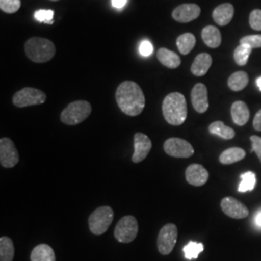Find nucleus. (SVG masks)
<instances>
[{"label":"nucleus","mask_w":261,"mask_h":261,"mask_svg":"<svg viewBox=\"0 0 261 261\" xmlns=\"http://www.w3.org/2000/svg\"><path fill=\"white\" fill-rule=\"evenodd\" d=\"M116 103L122 112L129 116L140 115L145 107V97L140 85L126 81L119 84L115 93Z\"/></svg>","instance_id":"nucleus-1"},{"label":"nucleus","mask_w":261,"mask_h":261,"mask_svg":"<svg viewBox=\"0 0 261 261\" xmlns=\"http://www.w3.org/2000/svg\"><path fill=\"white\" fill-rule=\"evenodd\" d=\"M163 114L168 124L173 126H180L186 121L188 108L185 96L179 92L168 94L164 99Z\"/></svg>","instance_id":"nucleus-2"},{"label":"nucleus","mask_w":261,"mask_h":261,"mask_svg":"<svg viewBox=\"0 0 261 261\" xmlns=\"http://www.w3.org/2000/svg\"><path fill=\"white\" fill-rule=\"evenodd\" d=\"M25 55L35 63H45L56 56L55 44L46 38L32 37L24 45Z\"/></svg>","instance_id":"nucleus-3"},{"label":"nucleus","mask_w":261,"mask_h":261,"mask_svg":"<svg viewBox=\"0 0 261 261\" xmlns=\"http://www.w3.org/2000/svg\"><path fill=\"white\" fill-rule=\"evenodd\" d=\"M92 112L91 105L87 101L80 100L69 103L60 114V119L66 125L74 126L84 122Z\"/></svg>","instance_id":"nucleus-4"},{"label":"nucleus","mask_w":261,"mask_h":261,"mask_svg":"<svg viewBox=\"0 0 261 261\" xmlns=\"http://www.w3.org/2000/svg\"><path fill=\"white\" fill-rule=\"evenodd\" d=\"M113 210L110 206H101L94 210L88 218L89 229L94 235L107 232L113 221Z\"/></svg>","instance_id":"nucleus-5"},{"label":"nucleus","mask_w":261,"mask_h":261,"mask_svg":"<svg viewBox=\"0 0 261 261\" xmlns=\"http://www.w3.org/2000/svg\"><path fill=\"white\" fill-rule=\"evenodd\" d=\"M139 232V224L134 216H125L117 223L114 229V237L120 243L133 242Z\"/></svg>","instance_id":"nucleus-6"},{"label":"nucleus","mask_w":261,"mask_h":261,"mask_svg":"<svg viewBox=\"0 0 261 261\" xmlns=\"http://www.w3.org/2000/svg\"><path fill=\"white\" fill-rule=\"evenodd\" d=\"M46 100L47 95L43 91L33 87H25L14 95L13 103L18 108H27L42 105L46 102Z\"/></svg>","instance_id":"nucleus-7"},{"label":"nucleus","mask_w":261,"mask_h":261,"mask_svg":"<svg viewBox=\"0 0 261 261\" xmlns=\"http://www.w3.org/2000/svg\"><path fill=\"white\" fill-rule=\"evenodd\" d=\"M177 226L174 224H167L164 225L157 239V247L159 252L163 255H168L173 251L177 242Z\"/></svg>","instance_id":"nucleus-8"},{"label":"nucleus","mask_w":261,"mask_h":261,"mask_svg":"<svg viewBox=\"0 0 261 261\" xmlns=\"http://www.w3.org/2000/svg\"><path fill=\"white\" fill-rule=\"evenodd\" d=\"M164 150L168 156L174 158H190L195 150L190 142L179 138H170L165 141Z\"/></svg>","instance_id":"nucleus-9"},{"label":"nucleus","mask_w":261,"mask_h":261,"mask_svg":"<svg viewBox=\"0 0 261 261\" xmlns=\"http://www.w3.org/2000/svg\"><path fill=\"white\" fill-rule=\"evenodd\" d=\"M19 161V152L15 143L8 138L0 140V164L3 168H14Z\"/></svg>","instance_id":"nucleus-10"},{"label":"nucleus","mask_w":261,"mask_h":261,"mask_svg":"<svg viewBox=\"0 0 261 261\" xmlns=\"http://www.w3.org/2000/svg\"><path fill=\"white\" fill-rule=\"evenodd\" d=\"M221 207L224 214L232 219H245L249 216L248 207L243 204L241 201L237 200L234 197H224L221 201Z\"/></svg>","instance_id":"nucleus-11"},{"label":"nucleus","mask_w":261,"mask_h":261,"mask_svg":"<svg viewBox=\"0 0 261 261\" xmlns=\"http://www.w3.org/2000/svg\"><path fill=\"white\" fill-rule=\"evenodd\" d=\"M134 147L135 152L132 157V161L135 164H139L148 156L152 148V142L148 136L145 134L136 133L134 136Z\"/></svg>","instance_id":"nucleus-12"},{"label":"nucleus","mask_w":261,"mask_h":261,"mask_svg":"<svg viewBox=\"0 0 261 261\" xmlns=\"http://www.w3.org/2000/svg\"><path fill=\"white\" fill-rule=\"evenodd\" d=\"M201 9L198 5L194 3H185L179 5L172 11V18L178 22L186 23L193 21L199 17Z\"/></svg>","instance_id":"nucleus-13"},{"label":"nucleus","mask_w":261,"mask_h":261,"mask_svg":"<svg viewBox=\"0 0 261 261\" xmlns=\"http://www.w3.org/2000/svg\"><path fill=\"white\" fill-rule=\"evenodd\" d=\"M192 103L196 112L204 113L209 108L208 102V91L207 87L203 84H196L191 92Z\"/></svg>","instance_id":"nucleus-14"},{"label":"nucleus","mask_w":261,"mask_h":261,"mask_svg":"<svg viewBox=\"0 0 261 261\" xmlns=\"http://www.w3.org/2000/svg\"><path fill=\"white\" fill-rule=\"evenodd\" d=\"M185 176L189 184L193 186L201 187L207 183L209 173L203 166L199 164H193L187 168Z\"/></svg>","instance_id":"nucleus-15"},{"label":"nucleus","mask_w":261,"mask_h":261,"mask_svg":"<svg viewBox=\"0 0 261 261\" xmlns=\"http://www.w3.org/2000/svg\"><path fill=\"white\" fill-rule=\"evenodd\" d=\"M234 16V7L230 3H224L215 8L212 17L215 22L220 27L227 25Z\"/></svg>","instance_id":"nucleus-16"},{"label":"nucleus","mask_w":261,"mask_h":261,"mask_svg":"<svg viewBox=\"0 0 261 261\" xmlns=\"http://www.w3.org/2000/svg\"><path fill=\"white\" fill-rule=\"evenodd\" d=\"M212 56L209 54L202 53L196 56L191 67V72L196 76H203L207 74L212 65Z\"/></svg>","instance_id":"nucleus-17"},{"label":"nucleus","mask_w":261,"mask_h":261,"mask_svg":"<svg viewBox=\"0 0 261 261\" xmlns=\"http://www.w3.org/2000/svg\"><path fill=\"white\" fill-rule=\"evenodd\" d=\"M230 112L232 120L238 126H244L250 119V110L247 103L242 101L234 102L231 106Z\"/></svg>","instance_id":"nucleus-18"},{"label":"nucleus","mask_w":261,"mask_h":261,"mask_svg":"<svg viewBox=\"0 0 261 261\" xmlns=\"http://www.w3.org/2000/svg\"><path fill=\"white\" fill-rule=\"evenodd\" d=\"M201 38L206 46L217 48L222 44V34L220 30L213 25H207L201 31Z\"/></svg>","instance_id":"nucleus-19"},{"label":"nucleus","mask_w":261,"mask_h":261,"mask_svg":"<svg viewBox=\"0 0 261 261\" xmlns=\"http://www.w3.org/2000/svg\"><path fill=\"white\" fill-rule=\"evenodd\" d=\"M31 261H56L54 249L47 244H40L36 246L30 255Z\"/></svg>","instance_id":"nucleus-20"},{"label":"nucleus","mask_w":261,"mask_h":261,"mask_svg":"<svg viewBox=\"0 0 261 261\" xmlns=\"http://www.w3.org/2000/svg\"><path fill=\"white\" fill-rule=\"evenodd\" d=\"M159 61L169 69H176L181 64V58L177 54L166 47H161L157 53Z\"/></svg>","instance_id":"nucleus-21"},{"label":"nucleus","mask_w":261,"mask_h":261,"mask_svg":"<svg viewBox=\"0 0 261 261\" xmlns=\"http://www.w3.org/2000/svg\"><path fill=\"white\" fill-rule=\"evenodd\" d=\"M249 84V75L244 71L235 72L228 77L227 85L232 91H241L247 87Z\"/></svg>","instance_id":"nucleus-22"},{"label":"nucleus","mask_w":261,"mask_h":261,"mask_svg":"<svg viewBox=\"0 0 261 261\" xmlns=\"http://www.w3.org/2000/svg\"><path fill=\"white\" fill-rule=\"evenodd\" d=\"M246 157L245 150L240 147H231L228 149L224 150L220 156V162L223 165H231L242 161Z\"/></svg>","instance_id":"nucleus-23"},{"label":"nucleus","mask_w":261,"mask_h":261,"mask_svg":"<svg viewBox=\"0 0 261 261\" xmlns=\"http://www.w3.org/2000/svg\"><path fill=\"white\" fill-rule=\"evenodd\" d=\"M196 36L193 33L189 32L180 35L176 40V46L180 54H182L183 56H187L188 54H190L196 46Z\"/></svg>","instance_id":"nucleus-24"},{"label":"nucleus","mask_w":261,"mask_h":261,"mask_svg":"<svg viewBox=\"0 0 261 261\" xmlns=\"http://www.w3.org/2000/svg\"><path fill=\"white\" fill-rule=\"evenodd\" d=\"M209 132L212 135L219 136L224 140H232L235 137V130L232 128L224 125V122L222 121H215L211 123L209 126Z\"/></svg>","instance_id":"nucleus-25"},{"label":"nucleus","mask_w":261,"mask_h":261,"mask_svg":"<svg viewBox=\"0 0 261 261\" xmlns=\"http://www.w3.org/2000/svg\"><path fill=\"white\" fill-rule=\"evenodd\" d=\"M15 248L12 239L7 236L0 238V261H13Z\"/></svg>","instance_id":"nucleus-26"},{"label":"nucleus","mask_w":261,"mask_h":261,"mask_svg":"<svg viewBox=\"0 0 261 261\" xmlns=\"http://www.w3.org/2000/svg\"><path fill=\"white\" fill-rule=\"evenodd\" d=\"M252 48L247 45H239L234 50V60L236 64L245 66L248 63L249 57L252 54Z\"/></svg>","instance_id":"nucleus-27"},{"label":"nucleus","mask_w":261,"mask_h":261,"mask_svg":"<svg viewBox=\"0 0 261 261\" xmlns=\"http://www.w3.org/2000/svg\"><path fill=\"white\" fill-rule=\"evenodd\" d=\"M204 246L202 243L191 242L188 243L186 246L183 248V252L185 254L187 259H196L200 252H203Z\"/></svg>","instance_id":"nucleus-28"},{"label":"nucleus","mask_w":261,"mask_h":261,"mask_svg":"<svg viewBox=\"0 0 261 261\" xmlns=\"http://www.w3.org/2000/svg\"><path fill=\"white\" fill-rule=\"evenodd\" d=\"M241 182L238 187V191L240 193H246L250 192L254 189L256 179H255V174L252 171H248L246 173L241 174Z\"/></svg>","instance_id":"nucleus-29"},{"label":"nucleus","mask_w":261,"mask_h":261,"mask_svg":"<svg viewBox=\"0 0 261 261\" xmlns=\"http://www.w3.org/2000/svg\"><path fill=\"white\" fill-rule=\"evenodd\" d=\"M54 16H55V11L54 10H37L34 13V18L39 22H44L47 24H53L54 23Z\"/></svg>","instance_id":"nucleus-30"},{"label":"nucleus","mask_w":261,"mask_h":261,"mask_svg":"<svg viewBox=\"0 0 261 261\" xmlns=\"http://www.w3.org/2000/svg\"><path fill=\"white\" fill-rule=\"evenodd\" d=\"M20 5V0H0V9L7 14H14L18 12Z\"/></svg>","instance_id":"nucleus-31"},{"label":"nucleus","mask_w":261,"mask_h":261,"mask_svg":"<svg viewBox=\"0 0 261 261\" xmlns=\"http://www.w3.org/2000/svg\"><path fill=\"white\" fill-rule=\"evenodd\" d=\"M240 45H247L253 48L261 47V34L260 35H248L240 39Z\"/></svg>","instance_id":"nucleus-32"},{"label":"nucleus","mask_w":261,"mask_h":261,"mask_svg":"<svg viewBox=\"0 0 261 261\" xmlns=\"http://www.w3.org/2000/svg\"><path fill=\"white\" fill-rule=\"evenodd\" d=\"M250 25L252 29L261 31V10L254 9L250 15Z\"/></svg>","instance_id":"nucleus-33"},{"label":"nucleus","mask_w":261,"mask_h":261,"mask_svg":"<svg viewBox=\"0 0 261 261\" xmlns=\"http://www.w3.org/2000/svg\"><path fill=\"white\" fill-rule=\"evenodd\" d=\"M252 141V151L256 154V156L260 160L261 162V138L258 136H252L251 137Z\"/></svg>","instance_id":"nucleus-34"},{"label":"nucleus","mask_w":261,"mask_h":261,"mask_svg":"<svg viewBox=\"0 0 261 261\" xmlns=\"http://www.w3.org/2000/svg\"><path fill=\"white\" fill-rule=\"evenodd\" d=\"M153 53V46L149 41L144 40L141 42L140 46V54L142 56H149Z\"/></svg>","instance_id":"nucleus-35"},{"label":"nucleus","mask_w":261,"mask_h":261,"mask_svg":"<svg viewBox=\"0 0 261 261\" xmlns=\"http://www.w3.org/2000/svg\"><path fill=\"white\" fill-rule=\"evenodd\" d=\"M253 128L254 130H258L261 132V110L258 111L257 113L255 114L254 116V119H253Z\"/></svg>","instance_id":"nucleus-36"},{"label":"nucleus","mask_w":261,"mask_h":261,"mask_svg":"<svg viewBox=\"0 0 261 261\" xmlns=\"http://www.w3.org/2000/svg\"><path fill=\"white\" fill-rule=\"evenodd\" d=\"M128 0H112V6L116 9H122L126 4Z\"/></svg>","instance_id":"nucleus-37"},{"label":"nucleus","mask_w":261,"mask_h":261,"mask_svg":"<svg viewBox=\"0 0 261 261\" xmlns=\"http://www.w3.org/2000/svg\"><path fill=\"white\" fill-rule=\"evenodd\" d=\"M255 224H257L258 226H261V212H259L255 217Z\"/></svg>","instance_id":"nucleus-38"},{"label":"nucleus","mask_w":261,"mask_h":261,"mask_svg":"<svg viewBox=\"0 0 261 261\" xmlns=\"http://www.w3.org/2000/svg\"><path fill=\"white\" fill-rule=\"evenodd\" d=\"M256 84H257V87L259 88V90L261 91V76L256 80Z\"/></svg>","instance_id":"nucleus-39"},{"label":"nucleus","mask_w":261,"mask_h":261,"mask_svg":"<svg viewBox=\"0 0 261 261\" xmlns=\"http://www.w3.org/2000/svg\"><path fill=\"white\" fill-rule=\"evenodd\" d=\"M50 1H59V0H50Z\"/></svg>","instance_id":"nucleus-40"}]
</instances>
